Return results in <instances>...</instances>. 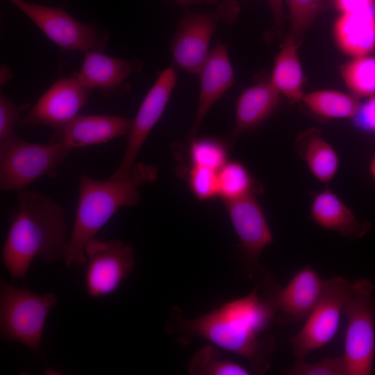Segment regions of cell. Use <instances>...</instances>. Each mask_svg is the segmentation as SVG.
<instances>
[{
    "label": "cell",
    "mask_w": 375,
    "mask_h": 375,
    "mask_svg": "<svg viewBox=\"0 0 375 375\" xmlns=\"http://www.w3.org/2000/svg\"><path fill=\"white\" fill-rule=\"evenodd\" d=\"M274 318L273 310L256 285L245 297L198 318L186 317L180 308L174 306L165 327L181 343L197 337L242 356L248 360L251 372L262 374L269 368L275 349L274 338L265 333Z\"/></svg>",
    "instance_id": "1"
},
{
    "label": "cell",
    "mask_w": 375,
    "mask_h": 375,
    "mask_svg": "<svg viewBox=\"0 0 375 375\" xmlns=\"http://www.w3.org/2000/svg\"><path fill=\"white\" fill-rule=\"evenodd\" d=\"M68 242L65 210L42 193L20 192L1 252L10 276L24 278L37 257L46 262L64 258Z\"/></svg>",
    "instance_id": "2"
},
{
    "label": "cell",
    "mask_w": 375,
    "mask_h": 375,
    "mask_svg": "<svg viewBox=\"0 0 375 375\" xmlns=\"http://www.w3.org/2000/svg\"><path fill=\"white\" fill-rule=\"evenodd\" d=\"M156 167L135 163L128 177L101 181L83 173L79 177L78 198L72 231L65 260L66 266H83L85 249L99 231L122 207L133 206L140 200L138 188L158 178Z\"/></svg>",
    "instance_id": "3"
},
{
    "label": "cell",
    "mask_w": 375,
    "mask_h": 375,
    "mask_svg": "<svg viewBox=\"0 0 375 375\" xmlns=\"http://www.w3.org/2000/svg\"><path fill=\"white\" fill-rule=\"evenodd\" d=\"M71 149L60 143L40 144L16 135L0 141V188L22 192L37 179L56 175Z\"/></svg>",
    "instance_id": "4"
},
{
    "label": "cell",
    "mask_w": 375,
    "mask_h": 375,
    "mask_svg": "<svg viewBox=\"0 0 375 375\" xmlns=\"http://www.w3.org/2000/svg\"><path fill=\"white\" fill-rule=\"evenodd\" d=\"M57 302L58 299L53 293H35L1 280V338L7 341L18 342L32 351H38L40 347L47 318Z\"/></svg>",
    "instance_id": "5"
},
{
    "label": "cell",
    "mask_w": 375,
    "mask_h": 375,
    "mask_svg": "<svg viewBox=\"0 0 375 375\" xmlns=\"http://www.w3.org/2000/svg\"><path fill=\"white\" fill-rule=\"evenodd\" d=\"M235 0H224L212 11H188L178 22L172 40L173 62L190 74H197L209 53L211 39L220 23L231 24L238 16Z\"/></svg>",
    "instance_id": "6"
},
{
    "label": "cell",
    "mask_w": 375,
    "mask_h": 375,
    "mask_svg": "<svg viewBox=\"0 0 375 375\" xmlns=\"http://www.w3.org/2000/svg\"><path fill=\"white\" fill-rule=\"evenodd\" d=\"M373 284L366 279L352 283L342 314L347 319L343 356L348 375H368L375 351V299Z\"/></svg>",
    "instance_id": "7"
},
{
    "label": "cell",
    "mask_w": 375,
    "mask_h": 375,
    "mask_svg": "<svg viewBox=\"0 0 375 375\" xmlns=\"http://www.w3.org/2000/svg\"><path fill=\"white\" fill-rule=\"evenodd\" d=\"M8 1L62 49L103 52L107 47L108 33L94 22H80L61 7H51L26 0Z\"/></svg>",
    "instance_id": "8"
},
{
    "label": "cell",
    "mask_w": 375,
    "mask_h": 375,
    "mask_svg": "<svg viewBox=\"0 0 375 375\" xmlns=\"http://www.w3.org/2000/svg\"><path fill=\"white\" fill-rule=\"evenodd\" d=\"M352 283L340 276L324 281L322 295L301 331L290 339L295 358L330 342L339 328L340 316Z\"/></svg>",
    "instance_id": "9"
},
{
    "label": "cell",
    "mask_w": 375,
    "mask_h": 375,
    "mask_svg": "<svg viewBox=\"0 0 375 375\" xmlns=\"http://www.w3.org/2000/svg\"><path fill=\"white\" fill-rule=\"evenodd\" d=\"M85 255V286L92 298L115 293L135 267L133 248L117 239L94 238L87 244Z\"/></svg>",
    "instance_id": "10"
},
{
    "label": "cell",
    "mask_w": 375,
    "mask_h": 375,
    "mask_svg": "<svg viewBox=\"0 0 375 375\" xmlns=\"http://www.w3.org/2000/svg\"><path fill=\"white\" fill-rule=\"evenodd\" d=\"M177 82L173 65L160 72L147 93L127 134L125 151L117 169L110 177L124 179L131 174L135 159L145 140L161 117Z\"/></svg>",
    "instance_id": "11"
},
{
    "label": "cell",
    "mask_w": 375,
    "mask_h": 375,
    "mask_svg": "<svg viewBox=\"0 0 375 375\" xmlns=\"http://www.w3.org/2000/svg\"><path fill=\"white\" fill-rule=\"evenodd\" d=\"M269 278L265 276L260 293L279 322L293 324L306 320L322 295L324 280L310 265L298 271L282 288Z\"/></svg>",
    "instance_id": "12"
},
{
    "label": "cell",
    "mask_w": 375,
    "mask_h": 375,
    "mask_svg": "<svg viewBox=\"0 0 375 375\" xmlns=\"http://www.w3.org/2000/svg\"><path fill=\"white\" fill-rule=\"evenodd\" d=\"M92 90L73 76L60 78L21 117L18 126L22 128L49 126L54 131L78 115Z\"/></svg>",
    "instance_id": "13"
},
{
    "label": "cell",
    "mask_w": 375,
    "mask_h": 375,
    "mask_svg": "<svg viewBox=\"0 0 375 375\" xmlns=\"http://www.w3.org/2000/svg\"><path fill=\"white\" fill-rule=\"evenodd\" d=\"M224 203L249 264L260 268V255L274 238L255 194Z\"/></svg>",
    "instance_id": "14"
},
{
    "label": "cell",
    "mask_w": 375,
    "mask_h": 375,
    "mask_svg": "<svg viewBox=\"0 0 375 375\" xmlns=\"http://www.w3.org/2000/svg\"><path fill=\"white\" fill-rule=\"evenodd\" d=\"M142 66L137 58L126 60L88 51L84 52L79 70L72 76L84 86L99 89L107 96H123L131 89L126 78L140 72Z\"/></svg>",
    "instance_id": "15"
},
{
    "label": "cell",
    "mask_w": 375,
    "mask_h": 375,
    "mask_svg": "<svg viewBox=\"0 0 375 375\" xmlns=\"http://www.w3.org/2000/svg\"><path fill=\"white\" fill-rule=\"evenodd\" d=\"M131 119L110 115H78L54 130L50 142L69 149L101 144L127 135Z\"/></svg>",
    "instance_id": "16"
},
{
    "label": "cell",
    "mask_w": 375,
    "mask_h": 375,
    "mask_svg": "<svg viewBox=\"0 0 375 375\" xmlns=\"http://www.w3.org/2000/svg\"><path fill=\"white\" fill-rule=\"evenodd\" d=\"M197 74L200 81V93L188 140L196 137L208 111L234 83L233 69L224 44L217 43L210 51Z\"/></svg>",
    "instance_id": "17"
},
{
    "label": "cell",
    "mask_w": 375,
    "mask_h": 375,
    "mask_svg": "<svg viewBox=\"0 0 375 375\" xmlns=\"http://www.w3.org/2000/svg\"><path fill=\"white\" fill-rule=\"evenodd\" d=\"M338 47L353 57L375 49V0H367L340 12L333 26Z\"/></svg>",
    "instance_id": "18"
},
{
    "label": "cell",
    "mask_w": 375,
    "mask_h": 375,
    "mask_svg": "<svg viewBox=\"0 0 375 375\" xmlns=\"http://www.w3.org/2000/svg\"><path fill=\"white\" fill-rule=\"evenodd\" d=\"M310 217L322 228L336 231L350 239L364 236L372 226L369 222L358 220L340 197L327 188L314 196Z\"/></svg>",
    "instance_id": "19"
},
{
    "label": "cell",
    "mask_w": 375,
    "mask_h": 375,
    "mask_svg": "<svg viewBox=\"0 0 375 375\" xmlns=\"http://www.w3.org/2000/svg\"><path fill=\"white\" fill-rule=\"evenodd\" d=\"M280 93L270 81L258 82L244 90L236 101L235 121L229 138L249 132L276 109Z\"/></svg>",
    "instance_id": "20"
},
{
    "label": "cell",
    "mask_w": 375,
    "mask_h": 375,
    "mask_svg": "<svg viewBox=\"0 0 375 375\" xmlns=\"http://www.w3.org/2000/svg\"><path fill=\"white\" fill-rule=\"evenodd\" d=\"M289 35L275 58L270 78L277 91L292 101L302 99L303 74L297 53L299 44Z\"/></svg>",
    "instance_id": "21"
},
{
    "label": "cell",
    "mask_w": 375,
    "mask_h": 375,
    "mask_svg": "<svg viewBox=\"0 0 375 375\" xmlns=\"http://www.w3.org/2000/svg\"><path fill=\"white\" fill-rule=\"evenodd\" d=\"M302 138L299 140L300 155L312 176L327 184L335 177L339 169L338 153L319 135L312 133Z\"/></svg>",
    "instance_id": "22"
},
{
    "label": "cell",
    "mask_w": 375,
    "mask_h": 375,
    "mask_svg": "<svg viewBox=\"0 0 375 375\" xmlns=\"http://www.w3.org/2000/svg\"><path fill=\"white\" fill-rule=\"evenodd\" d=\"M301 100L312 112L329 119L352 118L360 105L355 97L328 90L306 94Z\"/></svg>",
    "instance_id": "23"
},
{
    "label": "cell",
    "mask_w": 375,
    "mask_h": 375,
    "mask_svg": "<svg viewBox=\"0 0 375 375\" xmlns=\"http://www.w3.org/2000/svg\"><path fill=\"white\" fill-rule=\"evenodd\" d=\"M219 197L224 201L255 194L258 182L242 162L228 160L218 170Z\"/></svg>",
    "instance_id": "24"
},
{
    "label": "cell",
    "mask_w": 375,
    "mask_h": 375,
    "mask_svg": "<svg viewBox=\"0 0 375 375\" xmlns=\"http://www.w3.org/2000/svg\"><path fill=\"white\" fill-rule=\"evenodd\" d=\"M219 347L210 344L199 349L188 367L190 375H247L251 370L222 355Z\"/></svg>",
    "instance_id": "25"
},
{
    "label": "cell",
    "mask_w": 375,
    "mask_h": 375,
    "mask_svg": "<svg viewBox=\"0 0 375 375\" xmlns=\"http://www.w3.org/2000/svg\"><path fill=\"white\" fill-rule=\"evenodd\" d=\"M341 75L348 88L356 95H375V57H353L341 67Z\"/></svg>",
    "instance_id": "26"
},
{
    "label": "cell",
    "mask_w": 375,
    "mask_h": 375,
    "mask_svg": "<svg viewBox=\"0 0 375 375\" xmlns=\"http://www.w3.org/2000/svg\"><path fill=\"white\" fill-rule=\"evenodd\" d=\"M188 142L187 152L190 165L218 171L228 160V141L214 137H195Z\"/></svg>",
    "instance_id": "27"
},
{
    "label": "cell",
    "mask_w": 375,
    "mask_h": 375,
    "mask_svg": "<svg viewBox=\"0 0 375 375\" xmlns=\"http://www.w3.org/2000/svg\"><path fill=\"white\" fill-rule=\"evenodd\" d=\"M289 9L292 35L297 40L317 17L329 8L328 0H284Z\"/></svg>",
    "instance_id": "28"
},
{
    "label": "cell",
    "mask_w": 375,
    "mask_h": 375,
    "mask_svg": "<svg viewBox=\"0 0 375 375\" xmlns=\"http://www.w3.org/2000/svg\"><path fill=\"white\" fill-rule=\"evenodd\" d=\"M186 178L191 192L199 201H209L219 197L218 171L190 165Z\"/></svg>",
    "instance_id": "29"
},
{
    "label": "cell",
    "mask_w": 375,
    "mask_h": 375,
    "mask_svg": "<svg viewBox=\"0 0 375 375\" xmlns=\"http://www.w3.org/2000/svg\"><path fill=\"white\" fill-rule=\"evenodd\" d=\"M288 375H348L343 355L326 357L315 363H308L303 358H296L292 368L285 372Z\"/></svg>",
    "instance_id": "30"
},
{
    "label": "cell",
    "mask_w": 375,
    "mask_h": 375,
    "mask_svg": "<svg viewBox=\"0 0 375 375\" xmlns=\"http://www.w3.org/2000/svg\"><path fill=\"white\" fill-rule=\"evenodd\" d=\"M30 108L28 103L16 106L1 91L0 93V141L15 135V127L22 115Z\"/></svg>",
    "instance_id": "31"
},
{
    "label": "cell",
    "mask_w": 375,
    "mask_h": 375,
    "mask_svg": "<svg viewBox=\"0 0 375 375\" xmlns=\"http://www.w3.org/2000/svg\"><path fill=\"white\" fill-rule=\"evenodd\" d=\"M352 121L356 128L375 133V95L360 105Z\"/></svg>",
    "instance_id": "32"
},
{
    "label": "cell",
    "mask_w": 375,
    "mask_h": 375,
    "mask_svg": "<svg viewBox=\"0 0 375 375\" xmlns=\"http://www.w3.org/2000/svg\"><path fill=\"white\" fill-rule=\"evenodd\" d=\"M283 1L268 0L274 21L278 26L283 24L285 16L283 5Z\"/></svg>",
    "instance_id": "33"
},
{
    "label": "cell",
    "mask_w": 375,
    "mask_h": 375,
    "mask_svg": "<svg viewBox=\"0 0 375 375\" xmlns=\"http://www.w3.org/2000/svg\"><path fill=\"white\" fill-rule=\"evenodd\" d=\"M12 76V74L10 69H9V67L6 65H1V76H0L1 85H4L7 82H8Z\"/></svg>",
    "instance_id": "34"
},
{
    "label": "cell",
    "mask_w": 375,
    "mask_h": 375,
    "mask_svg": "<svg viewBox=\"0 0 375 375\" xmlns=\"http://www.w3.org/2000/svg\"><path fill=\"white\" fill-rule=\"evenodd\" d=\"M176 3L181 6H185L193 3H199L204 0H174Z\"/></svg>",
    "instance_id": "35"
},
{
    "label": "cell",
    "mask_w": 375,
    "mask_h": 375,
    "mask_svg": "<svg viewBox=\"0 0 375 375\" xmlns=\"http://www.w3.org/2000/svg\"><path fill=\"white\" fill-rule=\"evenodd\" d=\"M369 171L370 173L373 177V178L375 180V154L372 157L370 164H369Z\"/></svg>",
    "instance_id": "36"
},
{
    "label": "cell",
    "mask_w": 375,
    "mask_h": 375,
    "mask_svg": "<svg viewBox=\"0 0 375 375\" xmlns=\"http://www.w3.org/2000/svg\"><path fill=\"white\" fill-rule=\"evenodd\" d=\"M219 1H220V0H204V1L206 3H209V4L215 3L218 2Z\"/></svg>",
    "instance_id": "37"
}]
</instances>
